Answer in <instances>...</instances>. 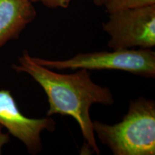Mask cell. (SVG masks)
<instances>
[{
  "mask_svg": "<svg viewBox=\"0 0 155 155\" xmlns=\"http://www.w3.org/2000/svg\"><path fill=\"white\" fill-rule=\"evenodd\" d=\"M12 68L17 73H28L42 87L49 104L48 116H72L80 126L88 148L95 154H101L95 139L90 108L94 104L113 105L114 98L109 88L95 83L88 70L78 69L70 74L54 72L35 62L27 50L19 58V63L12 65Z\"/></svg>",
  "mask_w": 155,
  "mask_h": 155,
  "instance_id": "1",
  "label": "cell"
},
{
  "mask_svg": "<svg viewBox=\"0 0 155 155\" xmlns=\"http://www.w3.org/2000/svg\"><path fill=\"white\" fill-rule=\"evenodd\" d=\"M94 133L114 155L155 154V102L139 97L129 103L121 121H93Z\"/></svg>",
  "mask_w": 155,
  "mask_h": 155,
  "instance_id": "2",
  "label": "cell"
},
{
  "mask_svg": "<svg viewBox=\"0 0 155 155\" xmlns=\"http://www.w3.org/2000/svg\"><path fill=\"white\" fill-rule=\"evenodd\" d=\"M35 62L50 69L88 71L117 70L144 78L155 77V53L152 49L112 50L78 53L65 61H50L32 57Z\"/></svg>",
  "mask_w": 155,
  "mask_h": 155,
  "instance_id": "3",
  "label": "cell"
},
{
  "mask_svg": "<svg viewBox=\"0 0 155 155\" xmlns=\"http://www.w3.org/2000/svg\"><path fill=\"white\" fill-rule=\"evenodd\" d=\"M103 23L110 37L108 48L130 50L152 49L155 45V5L123 9L108 14Z\"/></svg>",
  "mask_w": 155,
  "mask_h": 155,
  "instance_id": "4",
  "label": "cell"
},
{
  "mask_svg": "<svg viewBox=\"0 0 155 155\" xmlns=\"http://www.w3.org/2000/svg\"><path fill=\"white\" fill-rule=\"evenodd\" d=\"M0 124L9 134L20 140L29 153L36 154L41 151V133L55 130V121L49 116L29 118L23 115L10 91L0 90Z\"/></svg>",
  "mask_w": 155,
  "mask_h": 155,
  "instance_id": "5",
  "label": "cell"
},
{
  "mask_svg": "<svg viewBox=\"0 0 155 155\" xmlns=\"http://www.w3.org/2000/svg\"><path fill=\"white\" fill-rule=\"evenodd\" d=\"M37 11L30 0H0V48L35 19Z\"/></svg>",
  "mask_w": 155,
  "mask_h": 155,
  "instance_id": "6",
  "label": "cell"
},
{
  "mask_svg": "<svg viewBox=\"0 0 155 155\" xmlns=\"http://www.w3.org/2000/svg\"><path fill=\"white\" fill-rule=\"evenodd\" d=\"M155 5V0H107L105 5L106 11L108 14L123 9L137 8Z\"/></svg>",
  "mask_w": 155,
  "mask_h": 155,
  "instance_id": "7",
  "label": "cell"
},
{
  "mask_svg": "<svg viewBox=\"0 0 155 155\" xmlns=\"http://www.w3.org/2000/svg\"><path fill=\"white\" fill-rule=\"evenodd\" d=\"M32 2H40L46 7L50 9L63 8L68 7L71 0H30Z\"/></svg>",
  "mask_w": 155,
  "mask_h": 155,
  "instance_id": "8",
  "label": "cell"
},
{
  "mask_svg": "<svg viewBox=\"0 0 155 155\" xmlns=\"http://www.w3.org/2000/svg\"><path fill=\"white\" fill-rule=\"evenodd\" d=\"M9 134H6L2 132V125L0 124V154H2V148L3 146L9 141Z\"/></svg>",
  "mask_w": 155,
  "mask_h": 155,
  "instance_id": "9",
  "label": "cell"
},
{
  "mask_svg": "<svg viewBox=\"0 0 155 155\" xmlns=\"http://www.w3.org/2000/svg\"><path fill=\"white\" fill-rule=\"evenodd\" d=\"M94 5L98 6V7H101V6H104L105 5L107 0H93Z\"/></svg>",
  "mask_w": 155,
  "mask_h": 155,
  "instance_id": "10",
  "label": "cell"
}]
</instances>
